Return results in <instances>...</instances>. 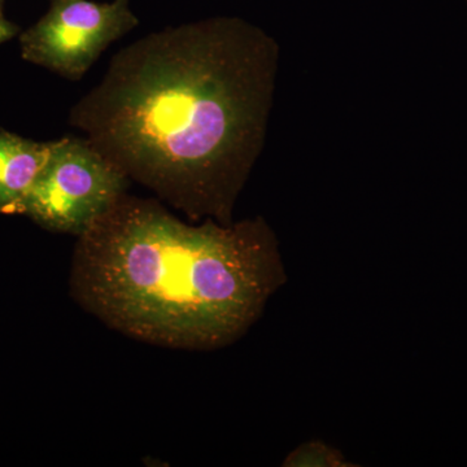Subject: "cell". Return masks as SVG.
I'll return each mask as SVG.
<instances>
[{
    "mask_svg": "<svg viewBox=\"0 0 467 467\" xmlns=\"http://www.w3.org/2000/svg\"><path fill=\"white\" fill-rule=\"evenodd\" d=\"M278 64V43L243 18L167 27L117 52L69 124L192 223L229 225L265 142Z\"/></svg>",
    "mask_w": 467,
    "mask_h": 467,
    "instance_id": "cell-1",
    "label": "cell"
},
{
    "mask_svg": "<svg viewBox=\"0 0 467 467\" xmlns=\"http://www.w3.org/2000/svg\"><path fill=\"white\" fill-rule=\"evenodd\" d=\"M287 281L263 217L184 223L159 199L124 193L77 239L70 295L103 324L167 348L241 339Z\"/></svg>",
    "mask_w": 467,
    "mask_h": 467,
    "instance_id": "cell-2",
    "label": "cell"
},
{
    "mask_svg": "<svg viewBox=\"0 0 467 467\" xmlns=\"http://www.w3.org/2000/svg\"><path fill=\"white\" fill-rule=\"evenodd\" d=\"M130 182L84 137L61 138L55 140L17 214L51 232L78 238L128 192Z\"/></svg>",
    "mask_w": 467,
    "mask_h": 467,
    "instance_id": "cell-3",
    "label": "cell"
},
{
    "mask_svg": "<svg viewBox=\"0 0 467 467\" xmlns=\"http://www.w3.org/2000/svg\"><path fill=\"white\" fill-rule=\"evenodd\" d=\"M138 23L129 0H52L47 14L21 34V55L29 63L77 81L110 43Z\"/></svg>",
    "mask_w": 467,
    "mask_h": 467,
    "instance_id": "cell-4",
    "label": "cell"
},
{
    "mask_svg": "<svg viewBox=\"0 0 467 467\" xmlns=\"http://www.w3.org/2000/svg\"><path fill=\"white\" fill-rule=\"evenodd\" d=\"M54 142L26 140L0 126V214H17L18 205L50 158Z\"/></svg>",
    "mask_w": 467,
    "mask_h": 467,
    "instance_id": "cell-5",
    "label": "cell"
},
{
    "mask_svg": "<svg viewBox=\"0 0 467 467\" xmlns=\"http://www.w3.org/2000/svg\"><path fill=\"white\" fill-rule=\"evenodd\" d=\"M346 462L348 461L344 459L342 451L322 441H308L291 451L284 466H352V463Z\"/></svg>",
    "mask_w": 467,
    "mask_h": 467,
    "instance_id": "cell-6",
    "label": "cell"
},
{
    "mask_svg": "<svg viewBox=\"0 0 467 467\" xmlns=\"http://www.w3.org/2000/svg\"><path fill=\"white\" fill-rule=\"evenodd\" d=\"M18 32H20L18 26L3 16L2 8H0V45L15 38Z\"/></svg>",
    "mask_w": 467,
    "mask_h": 467,
    "instance_id": "cell-7",
    "label": "cell"
},
{
    "mask_svg": "<svg viewBox=\"0 0 467 467\" xmlns=\"http://www.w3.org/2000/svg\"><path fill=\"white\" fill-rule=\"evenodd\" d=\"M3 3H5V0H0V8H2Z\"/></svg>",
    "mask_w": 467,
    "mask_h": 467,
    "instance_id": "cell-8",
    "label": "cell"
}]
</instances>
